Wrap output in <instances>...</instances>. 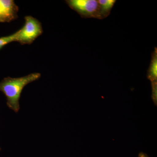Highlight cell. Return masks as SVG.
Masks as SVG:
<instances>
[{"label":"cell","instance_id":"cell-1","mask_svg":"<svg viewBox=\"0 0 157 157\" xmlns=\"http://www.w3.org/2000/svg\"><path fill=\"white\" fill-rule=\"evenodd\" d=\"M40 73H34L17 78H5L0 82V91L6 96L7 105L14 112L19 111V100L23 89L28 84L39 80Z\"/></svg>","mask_w":157,"mask_h":157},{"label":"cell","instance_id":"cell-2","mask_svg":"<svg viewBox=\"0 0 157 157\" xmlns=\"http://www.w3.org/2000/svg\"><path fill=\"white\" fill-rule=\"evenodd\" d=\"M41 23L30 15L25 17V23L21 29L15 32V42L21 45H30L43 33Z\"/></svg>","mask_w":157,"mask_h":157},{"label":"cell","instance_id":"cell-3","mask_svg":"<svg viewBox=\"0 0 157 157\" xmlns=\"http://www.w3.org/2000/svg\"><path fill=\"white\" fill-rule=\"evenodd\" d=\"M65 2L82 18L102 19L99 4L96 0H66Z\"/></svg>","mask_w":157,"mask_h":157},{"label":"cell","instance_id":"cell-4","mask_svg":"<svg viewBox=\"0 0 157 157\" xmlns=\"http://www.w3.org/2000/svg\"><path fill=\"white\" fill-rule=\"evenodd\" d=\"M19 7L13 0H0V22H10L18 17Z\"/></svg>","mask_w":157,"mask_h":157},{"label":"cell","instance_id":"cell-5","mask_svg":"<svg viewBox=\"0 0 157 157\" xmlns=\"http://www.w3.org/2000/svg\"><path fill=\"white\" fill-rule=\"evenodd\" d=\"M147 77L151 84H157V48H155L151 55L150 64L147 70Z\"/></svg>","mask_w":157,"mask_h":157},{"label":"cell","instance_id":"cell-6","mask_svg":"<svg viewBox=\"0 0 157 157\" xmlns=\"http://www.w3.org/2000/svg\"><path fill=\"white\" fill-rule=\"evenodd\" d=\"M98 4L100 8V14L102 19L109 16L110 11L114 4L116 0H98Z\"/></svg>","mask_w":157,"mask_h":157},{"label":"cell","instance_id":"cell-7","mask_svg":"<svg viewBox=\"0 0 157 157\" xmlns=\"http://www.w3.org/2000/svg\"><path fill=\"white\" fill-rule=\"evenodd\" d=\"M15 33H14L0 38V49H2L5 45L11 43V42H15Z\"/></svg>","mask_w":157,"mask_h":157},{"label":"cell","instance_id":"cell-8","mask_svg":"<svg viewBox=\"0 0 157 157\" xmlns=\"http://www.w3.org/2000/svg\"><path fill=\"white\" fill-rule=\"evenodd\" d=\"M139 157H148L146 155L142 153H140V155H139Z\"/></svg>","mask_w":157,"mask_h":157},{"label":"cell","instance_id":"cell-9","mask_svg":"<svg viewBox=\"0 0 157 157\" xmlns=\"http://www.w3.org/2000/svg\"><path fill=\"white\" fill-rule=\"evenodd\" d=\"M0 150H1V148H0Z\"/></svg>","mask_w":157,"mask_h":157}]
</instances>
